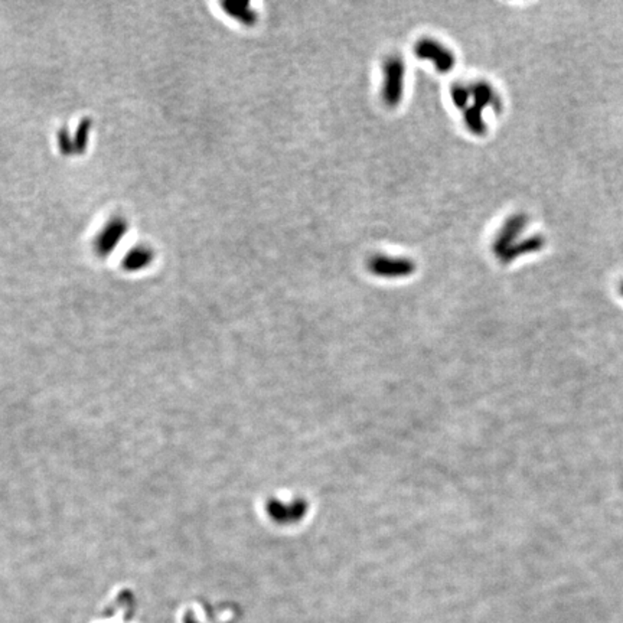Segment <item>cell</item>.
<instances>
[{
	"label": "cell",
	"mask_w": 623,
	"mask_h": 623,
	"mask_svg": "<svg viewBox=\"0 0 623 623\" xmlns=\"http://www.w3.org/2000/svg\"><path fill=\"white\" fill-rule=\"evenodd\" d=\"M406 64L398 55L390 57L384 62V84L382 100L389 107H397L404 94Z\"/></svg>",
	"instance_id": "cell-1"
},
{
	"label": "cell",
	"mask_w": 623,
	"mask_h": 623,
	"mask_svg": "<svg viewBox=\"0 0 623 623\" xmlns=\"http://www.w3.org/2000/svg\"><path fill=\"white\" fill-rule=\"evenodd\" d=\"M414 55H417L418 60L430 61L434 68L442 72V74H447L456 64V57L450 48H447L445 44L437 42L432 38H423L420 40L414 45Z\"/></svg>",
	"instance_id": "cell-2"
},
{
	"label": "cell",
	"mask_w": 623,
	"mask_h": 623,
	"mask_svg": "<svg viewBox=\"0 0 623 623\" xmlns=\"http://www.w3.org/2000/svg\"><path fill=\"white\" fill-rule=\"evenodd\" d=\"M368 270L378 278L401 279L411 276L416 271V264L410 259L387 257V255H374L368 262Z\"/></svg>",
	"instance_id": "cell-3"
},
{
	"label": "cell",
	"mask_w": 623,
	"mask_h": 623,
	"mask_svg": "<svg viewBox=\"0 0 623 623\" xmlns=\"http://www.w3.org/2000/svg\"><path fill=\"white\" fill-rule=\"evenodd\" d=\"M525 225H527V216L522 214L512 215L511 218H508L492 243L493 254L498 255L501 259L502 255L514 246L515 238L521 234Z\"/></svg>",
	"instance_id": "cell-4"
},
{
	"label": "cell",
	"mask_w": 623,
	"mask_h": 623,
	"mask_svg": "<svg viewBox=\"0 0 623 623\" xmlns=\"http://www.w3.org/2000/svg\"><path fill=\"white\" fill-rule=\"evenodd\" d=\"M470 89V100L472 104L479 107V108H486L490 107L493 108L495 112H500L502 108V103L500 96L495 93V89L492 88L490 84L485 83V81H476L472 85H469Z\"/></svg>",
	"instance_id": "cell-5"
},
{
	"label": "cell",
	"mask_w": 623,
	"mask_h": 623,
	"mask_svg": "<svg viewBox=\"0 0 623 623\" xmlns=\"http://www.w3.org/2000/svg\"><path fill=\"white\" fill-rule=\"evenodd\" d=\"M306 511V505L302 501L290 502V504H282V502H273L270 505V514L278 522L282 524H293L298 522Z\"/></svg>",
	"instance_id": "cell-6"
},
{
	"label": "cell",
	"mask_w": 623,
	"mask_h": 623,
	"mask_svg": "<svg viewBox=\"0 0 623 623\" xmlns=\"http://www.w3.org/2000/svg\"><path fill=\"white\" fill-rule=\"evenodd\" d=\"M543 246H544V241L541 240L540 237H531V238H527V240H524V241H521V243H517V244L512 246V247L502 255L501 260H502V263H509V262H512V260H515L517 257H520V255H522V254H528V253L538 251Z\"/></svg>",
	"instance_id": "cell-7"
},
{
	"label": "cell",
	"mask_w": 623,
	"mask_h": 623,
	"mask_svg": "<svg viewBox=\"0 0 623 623\" xmlns=\"http://www.w3.org/2000/svg\"><path fill=\"white\" fill-rule=\"evenodd\" d=\"M465 124L468 130L475 136H482L486 133V123L482 116V108L470 104L465 110Z\"/></svg>",
	"instance_id": "cell-8"
},
{
	"label": "cell",
	"mask_w": 623,
	"mask_h": 623,
	"mask_svg": "<svg viewBox=\"0 0 623 623\" xmlns=\"http://www.w3.org/2000/svg\"><path fill=\"white\" fill-rule=\"evenodd\" d=\"M450 96H452L453 104L457 108L466 110L469 107V103H470V89H469V87L462 85V84H454L452 87Z\"/></svg>",
	"instance_id": "cell-9"
},
{
	"label": "cell",
	"mask_w": 623,
	"mask_h": 623,
	"mask_svg": "<svg viewBox=\"0 0 623 623\" xmlns=\"http://www.w3.org/2000/svg\"><path fill=\"white\" fill-rule=\"evenodd\" d=\"M622 295H623V284H622Z\"/></svg>",
	"instance_id": "cell-10"
}]
</instances>
